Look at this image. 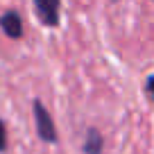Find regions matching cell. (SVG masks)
Returning <instances> with one entry per match:
<instances>
[{
	"mask_svg": "<svg viewBox=\"0 0 154 154\" xmlns=\"http://www.w3.org/2000/svg\"><path fill=\"white\" fill-rule=\"evenodd\" d=\"M34 118H36V131L38 138L45 140V143H57V129H54L52 116L50 111L43 106V102H34Z\"/></svg>",
	"mask_w": 154,
	"mask_h": 154,
	"instance_id": "1",
	"label": "cell"
},
{
	"mask_svg": "<svg viewBox=\"0 0 154 154\" xmlns=\"http://www.w3.org/2000/svg\"><path fill=\"white\" fill-rule=\"evenodd\" d=\"M59 9H61V5L57 0H36L34 2V11H36L38 20L43 25H48V27L59 25Z\"/></svg>",
	"mask_w": 154,
	"mask_h": 154,
	"instance_id": "2",
	"label": "cell"
},
{
	"mask_svg": "<svg viewBox=\"0 0 154 154\" xmlns=\"http://www.w3.org/2000/svg\"><path fill=\"white\" fill-rule=\"evenodd\" d=\"M0 29L7 34L9 38H20L23 36V18L18 16V11L9 9L0 16Z\"/></svg>",
	"mask_w": 154,
	"mask_h": 154,
	"instance_id": "3",
	"label": "cell"
},
{
	"mask_svg": "<svg viewBox=\"0 0 154 154\" xmlns=\"http://www.w3.org/2000/svg\"><path fill=\"white\" fill-rule=\"evenodd\" d=\"M102 134L95 129V127H88L86 129V138H84V152L86 154H102Z\"/></svg>",
	"mask_w": 154,
	"mask_h": 154,
	"instance_id": "4",
	"label": "cell"
},
{
	"mask_svg": "<svg viewBox=\"0 0 154 154\" xmlns=\"http://www.w3.org/2000/svg\"><path fill=\"white\" fill-rule=\"evenodd\" d=\"M5 149H7V127L0 120V152H5Z\"/></svg>",
	"mask_w": 154,
	"mask_h": 154,
	"instance_id": "5",
	"label": "cell"
},
{
	"mask_svg": "<svg viewBox=\"0 0 154 154\" xmlns=\"http://www.w3.org/2000/svg\"><path fill=\"white\" fill-rule=\"evenodd\" d=\"M145 91H147V95L152 93V75H147V79H145Z\"/></svg>",
	"mask_w": 154,
	"mask_h": 154,
	"instance_id": "6",
	"label": "cell"
}]
</instances>
